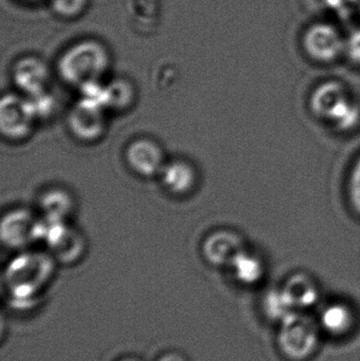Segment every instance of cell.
<instances>
[{
	"label": "cell",
	"mask_w": 360,
	"mask_h": 361,
	"mask_svg": "<svg viewBox=\"0 0 360 361\" xmlns=\"http://www.w3.org/2000/svg\"><path fill=\"white\" fill-rule=\"evenodd\" d=\"M73 199L63 189H50L40 199V208L50 223H61L73 210Z\"/></svg>",
	"instance_id": "ac0fdd59"
},
{
	"label": "cell",
	"mask_w": 360,
	"mask_h": 361,
	"mask_svg": "<svg viewBox=\"0 0 360 361\" xmlns=\"http://www.w3.org/2000/svg\"><path fill=\"white\" fill-rule=\"evenodd\" d=\"M110 63L107 49L95 40H86L74 44L59 61L61 78L73 85L84 87L99 84Z\"/></svg>",
	"instance_id": "7a4b0ae2"
},
{
	"label": "cell",
	"mask_w": 360,
	"mask_h": 361,
	"mask_svg": "<svg viewBox=\"0 0 360 361\" xmlns=\"http://www.w3.org/2000/svg\"><path fill=\"white\" fill-rule=\"evenodd\" d=\"M126 161L137 175L145 178L161 175L166 165L162 147L148 137H141L129 144Z\"/></svg>",
	"instance_id": "8fae6325"
},
{
	"label": "cell",
	"mask_w": 360,
	"mask_h": 361,
	"mask_svg": "<svg viewBox=\"0 0 360 361\" xmlns=\"http://www.w3.org/2000/svg\"><path fill=\"white\" fill-rule=\"evenodd\" d=\"M262 307L266 317L278 324L296 312L287 300L280 286L272 288L266 293L262 301Z\"/></svg>",
	"instance_id": "d6986e66"
},
{
	"label": "cell",
	"mask_w": 360,
	"mask_h": 361,
	"mask_svg": "<svg viewBox=\"0 0 360 361\" xmlns=\"http://www.w3.org/2000/svg\"><path fill=\"white\" fill-rule=\"evenodd\" d=\"M116 361H146L143 360V358L139 357V356L137 355H124L120 356V358H118Z\"/></svg>",
	"instance_id": "cb8c5ba5"
},
{
	"label": "cell",
	"mask_w": 360,
	"mask_h": 361,
	"mask_svg": "<svg viewBox=\"0 0 360 361\" xmlns=\"http://www.w3.org/2000/svg\"><path fill=\"white\" fill-rule=\"evenodd\" d=\"M308 107L317 121L337 133H353L360 127V99L340 80L317 84L309 95Z\"/></svg>",
	"instance_id": "6da1fadb"
},
{
	"label": "cell",
	"mask_w": 360,
	"mask_h": 361,
	"mask_svg": "<svg viewBox=\"0 0 360 361\" xmlns=\"http://www.w3.org/2000/svg\"><path fill=\"white\" fill-rule=\"evenodd\" d=\"M280 288L296 312H306L314 307L321 296L318 284L304 271L291 274Z\"/></svg>",
	"instance_id": "4fadbf2b"
},
{
	"label": "cell",
	"mask_w": 360,
	"mask_h": 361,
	"mask_svg": "<svg viewBox=\"0 0 360 361\" xmlns=\"http://www.w3.org/2000/svg\"><path fill=\"white\" fill-rule=\"evenodd\" d=\"M70 130L82 142H95L105 133V107L97 99L84 97L69 114Z\"/></svg>",
	"instance_id": "52a82bcc"
},
{
	"label": "cell",
	"mask_w": 360,
	"mask_h": 361,
	"mask_svg": "<svg viewBox=\"0 0 360 361\" xmlns=\"http://www.w3.org/2000/svg\"><path fill=\"white\" fill-rule=\"evenodd\" d=\"M318 320L304 312H294L279 324L277 345L290 361H306L316 354L321 341Z\"/></svg>",
	"instance_id": "277c9868"
},
{
	"label": "cell",
	"mask_w": 360,
	"mask_h": 361,
	"mask_svg": "<svg viewBox=\"0 0 360 361\" xmlns=\"http://www.w3.org/2000/svg\"><path fill=\"white\" fill-rule=\"evenodd\" d=\"M51 256L61 264H73L77 262L84 254L85 240L76 229L61 223H50L44 233Z\"/></svg>",
	"instance_id": "9c48e42d"
},
{
	"label": "cell",
	"mask_w": 360,
	"mask_h": 361,
	"mask_svg": "<svg viewBox=\"0 0 360 361\" xmlns=\"http://www.w3.org/2000/svg\"><path fill=\"white\" fill-rule=\"evenodd\" d=\"M345 40L331 23H315L306 27L302 44L306 56L315 63H332L344 56Z\"/></svg>",
	"instance_id": "5b68a950"
},
{
	"label": "cell",
	"mask_w": 360,
	"mask_h": 361,
	"mask_svg": "<svg viewBox=\"0 0 360 361\" xmlns=\"http://www.w3.org/2000/svg\"><path fill=\"white\" fill-rule=\"evenodd\" d=\"M86 4L87 0H52L55 12L63 17L76 16L84 10Z\"/></svg>",
	"instance_id": "44dd1931"
},
{
	"label": "cell",
	"mask_w": 360,
	"mask_h": 361,
	"mask_svg": "<svg viewBox=\"0 0 360 361\" xmlns=\"http://www.w3.org/2000/svg\"><path fill=\"white\" fill-rule=\"evenodd\" d=\"M345 189L349 207L360 218V152L349 167Z\"/></svg>",
	"instance_id": "ffe728a7"
},
{
	"label": "cell",
	"mask_w": 360,
	"mask_h": 361,
	"mask_svg": "<svg viewBox=\"0 0 360 361\" xmlns=\"http://www.w3.org/2000/svg\"><path fill=\"white\" fill-rule=\"evenodd\" d=\"M350 63L360 67V29L354 30L345 40V54Z\"/></svg>",
	"instance_id": "7402d4cb"
},
{
	"label": "cell",
	"mask_w": 360,
	"mask_h": 361,
	"mask_svg": "<svg viewBox=\"0 0 360 361\" xmlns=\"http://www.w3.org/2000/svg\"><path fill=\"white\" fill-rule=\"evenodd\" d=\"M247 247L240 233L222 228L206 237L202 246L205 260L216 267H230L239 254Z\"/></svg>",
	"instance_id": "ba28073f"
},
{
	"label": "cell",
	"mask_w": 360,
	"mask_h": 361,
	"mask_svg": "<svg viewBox=\"0 0 360 361\" xmlns=\"http://www.w3.org/2000/svg\"><path fill=\"white\" fill-rule=\"evenodd\" d=\"M37 114L33 102L18 95H6L0 112L2 135L14 141L25 140L33 131Z\"/></svg>",
	"instance_id": "8992f818"
},
{
	"label": "cell",
	"mask_w": 360,
	"mask_h": 361,
	"mask_svg": "<svg viewBox=\"0 0 360 361\" xmlns=\"http://www.w3.org/2000/svg\"><path fill=\"white\" fill-rule=\"evenodd\" d=\"M156 361H190L185 354L178 350H168L161 354Z\"/></svg>",
	"instance_id": "603a6c76"
},
{
	"label": "cell",
	"mask_w": 360,
	"mask_h": 361,
	"mask_svg": "<svg viewBox=\"0 0 360 361\" xmlns=\"http://www.w3.org/2000/svg\"><path fill=\"white\" fill-rule=\"evenodd\" d=\"M228 269H232L235 279L247 286H255L263 280L266 265L261 255L245 247L235 259Z\"/></svg>",
	"instance_id": "2e32d148"
},
{
	"label": "cell",
	"mask_w": 360,
	"mask_h": 361,
	"mask_svg": "<svg viewBox=\"0 0 360 361\" xmlns=\"http://www.w3.org/2000/svg\"><path fill=\"white\" fill-rule=\"evenodd\" d=\"M54 258L40 252H27L16 257L6 271L8 292L14 300L36 299L52 277Z\"/></svg>",
	"instance_id": "3957f363"
},
{
	"label": "cell",
	"mask_w": 360,
	"mask_h": 361,
	"mask_svg": "<svg viewBox=\"0 0 360 361\" xmlns=\"http://www.w3.org/2000/svg\"><path fill=\"white\" fill-rule=\"evenodd\" d=\"M160 176L165 188L175 197L190 195L198 184V173L187 161L173 160L166 163Z\"/></svg>",
	"instance_id": "5bb4252c"
},
{
	"label": "cell",
	"mask_w": 360,
	"mask_h": 361,
	"mask_svg": "<svg viewBox=\"0 0 360 361\" xmlns=\"http://www.w3.org/2000/svg\"><path fill=\"white\" fill-rule=\"evenodd\" d=\"M135 93L132 85L128 80H112L107 87L101 88V103L105 109L114 112H123L129 109L135 102Z\"/></svg>",
	"instance_id": "e0dca14e"
},
{
	"label": "cell",
	"mask_w": 360,
	"mask_h": 361,
	"mask_svg": "<svg viewBox=\"0 0 360 361\" xmlns=\"http://www.w3.org/2000/svg\"><path fill=\"white\" fill-rule=\"evenodd\" d=\"M15 84L31 97H42L49 82V70L42 59L25 57L17 61L13 70Z\"/></svg>",
	"instance_id": "7c38bea8"
},
{
	"label": "cell",
	"mask_w": 360,
	"mask_h": 361,
	"mask_svg": "<svg viewBox=\"0 0 360 361\" xmlns=\"http://www.w3.org/2000/svg\"><path fill=\"white\" fill-rule=\"evenodd\" d=\"M318 324L321 331L331 336H346L354 328V311L345 302L330 303L321 312Z\"/></svg>",
	"instance_id": "9a60e30c"
},
{
	"label": "cell",
	"mask_w": 360,
	"mask_h": 361,
	"mask_svg": "<svg viewBox=\"0 0 360 361\" xmlns=\"http://www.w3.org/2000/svg\"><path fill=\"white\" fill-rule=\"evenodd\" d=\"M46 229V227L42 226L27 210H13L2 220V241L8 247H25L34 240L44 235Z\"/></svg>",
	"instance_id": "30bf717a"
}]
</instances>
